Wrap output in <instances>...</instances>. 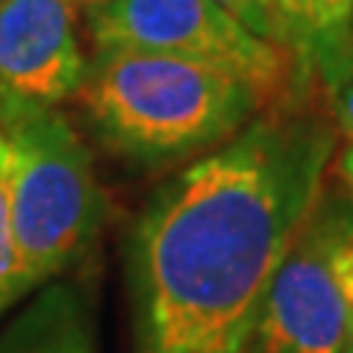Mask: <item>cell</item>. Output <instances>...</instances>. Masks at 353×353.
<instances>
[{
	"label": "cell",
	"mask_w": 353,
	"mask_h": 353,
	"mask_svg": "<svg viewBox=\"0 0 353 353\" xmlns=\"http://www.w3.org/2000/svg\"><path fill=\"white\" fill-rule=\"evenodd\" d=\"M327 106H330V121H333L336 132L353 141V71L345 77V83H339L327 94Z\"/></svg>",
	"instance_id": "obj_13"
},
{
	"label": "cell",
	"mask_w": 353,
	"mask_h": 353,
	"mask_svg": "<svg viewBox=\"0 0 353 353\" xmlns=\"http://www.w3.org/2000/svg\"><path fill=\"white\" fill-rule=\"evenodd\" d=\"M0 165L27 297L77 268L106 218L85 139L62 109L0 121Z\"/></svg>",
	"instance_id": "obj_3"
},
{
	"label": "cell",
	"mask_w": 353,
	"mask_h": 353,
	"mask_svg": "<svg viewBox=\"0 0 353 353\" xmlns=\"http://www.w3.org/2000/svg\"><path fill=\"white\" fill-rule=\"evenodd\" d=\"M27 301L24 277H21V256L12 233V218H9V194H6V176L0 165V318Z\"/></svg>",
	"instance_id": "obj_10"
},
{
	"label": "cell",
	"mask_w": 353,
	"mask_h": 353,
	"mask_svg": "<svg viewBox=\"0 0 353 353\" xmlns=\"http://www.w3.org/2000/svg\"><path fill=\"white\" fill-rule=\"evenodd\" d=\"M80 18L68 0H0V121L77 101L88 74Z\"/></svg>",
	"instance_id": "obj_6"
},
{
	"label": "cell",
	"mask_w": 353,
	"mask_h": 353,
	"mask_svg": "<svg viewBox=\"0 0 353 353\" xmlns=\"http://www.w3.org/2000/svg\"><path fill=\"white\" fill-rule=\"evenodd\" d=\"M333 176L345 185V189L353 194V141H345L339 150H336V159H333Z\"/></svg>",
	"instance_id": "obj_14"
},
{
	"label": "cell",
	"mask_w": 353,
	"mask_h": 353,
	"mask_svg": "<svg viewBox=\"0 0 353 353\" xmlns=\"http://www.w3.org/2000/svg\"><path fill=\"white\" fill-rule=\"evenodd\" d=\"M77 103L97 145L139 171L183 168L268 109L224 71L141 50H92Z\"/></svg>",
	"instance_id": "obj_2"
},
{
	"label": "cell",
	"mask_w": 353,
	"mask_h": 353,
	"mask_svg": "<svg viewBox=\"0 0 353 353\" xmlns=\"http://www.w3.org/2000/svg\"><path fill=\"white\" fill-rule=\"evenodd\" d=\"M0 353H97L88 294L71 280L41 285L0 327Z\"/></svg>",
	"instance_id": "obj_7"
},
{
	"label": "cell",
	"mask_w": 353,
	"mask_h": 353,
	"mask_svg": "<svg viewBox=\"0 0 353 353\" xmlns=\"http://www.w3.org/2000/svg\"><path fill=\"white\" fill-rule=\"evenodd\" d=\"M353 239V194L333 168L265 289L248 353H341L345 297L339 250Z\"/></svg>",
	"instance_id": "obj_5"
},
{
	"label": "cell",
	"mask_w": 353,
	"mask_h": 353,
	"mask_svg": "<svg viewBox=\"0 0 353 353\" xmlns=\"http://www.w3.org/2000/svg\"><path fill=\"white\" fill-rule=\"evenodd\" d=\"M336 277L341 297H345V345H341V353H353V239L339 250Z\"/></svg>",
	"instance_id": "obj_12"
},
{
	"label": "cell",
	"mask_w": 353,
	"mask_h": 353,
	"mask_svg": "<svg viewBox=\"0 0 353 353\" xmlns=\"http://www.w3.org/2000/svg\"><path fill=\"white\" fill-rule=\"evenodd\" d=\"M212 3H218L224 12L233 15L239 24H245L250 32H256L259 39L277 44V27H274L268 0H212Z\"/></svg>",
	"instance_id": "obj_11"
},
{
	"label": "cell",
	"mask_w": 353,
	"mask_h": 353,
	"mask_svg": "<svg viewBox=\"0 0 353 353\" xmlns=\"http://www.w3.org/2000/svg\"><path fill=\"white\" fill-rule=\"evenodd\" d=\"M92 50H141L197 62L248 83L265 106L306 101L294 62L212 0H109L83 12Z\"/></svg>",
	"instance_id": "obj_4"
},
{
	"label": "cell",
	"mask_w": 353,
	"mask_h": 353,
	"mask_svg": "<svg viewBox=\"0 0 353 353\" xmlns=\"http://www.w3.org/2000/svg\"><path fill=\"white\" fill-rule=\"evenodd\" d=\"M353 71V0H309L306 85L330 94Z\"/></svg>",
	"instance_id": "obj_8"
},
{
	"label": "cell",
	"mask_w": 353,
	"mask_h": 353,
	"mask_svg": "<svg viewBox=\"0 0 353 353\" xmlns=\"http://www.w3.org/2000/svg\"><path fill=\"white\" fill-rule=\"evenodd\" d=\"M274 27H277V44L289 53L294 62L297 85L309 94L312 88L306 85V39H309V0H268Z\"/></svg>",
	"instance_id": "obj_9"
},
{
	"label": "cell",
	"mask_w": 353,
	"mask_h": 353,
	"mask_svg": "<svg viewBox=\"0 0 353 353\" xmlns=\"http://www.w3.org/2000/svg\"><path fill=\"white\" fill-rule=\"evenodd\" d=\"M68 3H74L77 9H80V15H83V9H85L88 3H92V0H68Z\"/></svg>",
	"instance_id": "obj_15"
},
{
	"label": "cell",
	"mask_w": 353,
	"mask_h": 353,
	"mask_svg": "<svg viewBox=\"0 0 353 353\" xmlns=\"http://www.w3.org/2000/svg\"><path fill=\"white\" fill-rule=\"evenodd\" d=\"M339 132L268 106L148 194L124 241L130 353H248L265 289L330 180Z\"/></svg>",
	"instance_id": "obj_1"
},
{
	"label": "cell",
	"mask_w": 353,
	"mask_h": 353,
	"mask_svg": "<svg viewBox=\"0 0 353 353\" xmlns=\"http://www.w3.org/2000/svg\"><path fill=\"white\" fill-rule=\"evenodd\" d=\"M103 3H109V0H92V3H88L85 9H92V6H103ZM85 9H83V12H85Z\"/></svg>",
	"instance_id": "obj_16"
}]
</instances>
